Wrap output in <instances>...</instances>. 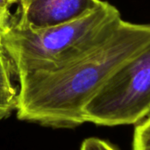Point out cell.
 Returning a JSON list of instances; mask_svg holds the SVG:
<instances>
[{"label":"cell","instance_id":"5","mask_svg":"<svg viewBox=\"0 0 150 150\" xmlns=\"http://www.w3.org/2000/svg\"><path fill=\"white\" fill-rule=\"evenodd\" d=\"M14 65L6 53H0V120L11 115L16 110L18 84Z\"/></svg>","mask_w":150,"mask_h":150},{"label":"cell","instance_id":"6","mask_svg":"<svg viewBox=\"0 0 150 150\" xmlns=\"http://www.w3.org/2000/svg\"><path fill=\"white\" fill-rule=\"evenodd\" d=\"M133 150H150V116L136 126L134 134Z\"/></svg>","mask_w":150,"mask_h":150},{"label":"cell","instance_id":"12","mask_svg":"<svg viewBox=\"0 0 150 150\" xmlns=\"http://www.w3.org/2000/svg\"><path fill=\"white\" fill-rule=\"evenodd\" d=\"M2 51H4V48H0V53H1Z\"/></svg>","mask_w":150,"mask_h":150},{"label":"cell","instance_id":"4","mask_svg":"<svg viewBox=\"0 0 150 150\" xmlns=\"http://www.w3.org/2000/svg\"><path fill=\"white\" fill-rule=\"evenodd\" d=\"M11 22L23 29H43L81 18L100 6L103 0H18Z\"/></svg>","mask_w":150,"mask_h":150},{"label":"cell","instance_id":"9","mask_svg":"<svg viewBox=\"0 0 150 150\" xmlns=\"http://www.w3.org/2000/svg\"><path fill=\"white\" fill-rule=\"evenodd\" d=\"M10 25V23L8 24H4V23H0V48H3V45H2V39H3V34L5 31V29L8 27V25Z\"/></svg>","mask_w":150,"mask_h":150},{"label":"cell","instance_id":"11","mask_svg":"<svg viewBox=\"0 0 150 150\" xmlns=\"http://www.w3.org/2000/svg\"><path fill=\"white\" fill-rule=\"evenodd\" d=\"M17 1H18V0H9V2L11 3V5H12L13 4H16V3H17Z\"/></svg>","mask_w":150,"mask_h":150},{"label":"cell","instance_id":"3","mask_svg":"<svg viewBox=\"0 0 150 150\" xmlns=\"http://www.w3.org/2000/svg\"><path fill=\"white\" fill-rule=\"evenodd\" d=\"M150 113V45L105 82L83 109L84 121L98 126L131 125Z\"/></svg>","mask_w":150,"mask_h":150},{"label":"cell","instance_id":"1","mask_svg":"<svg viewBox=\"0 0 150 150\" xmlns=\"http://www.w3.org/2000/svg\"><path fill=\"white\" fill-rule=\"evenodd\" d=\"M150 45V24L119 17L79 53L47 70L17 76L18 120L54 129L83 123V109L105 82Z\"/></svg>","mask_w":150,"mask_h":150},{"label":"cell","instance_id":"2","mask_svg":"<svg viewBox=\"0 0 150 150\" xmlns=\"http://www.w3.org/2000/svg\"><path fill=\"white\" fill-rule=\"evenodd\" d=\"M119 17V10L104 1L81 18L52 27L23 29L10 22L3 34V48L17 76L47 70L79 53L105 25Z\"/></svg>","mask_w":150,"mask_h":150},{"label":"cell","instance_id":"8","mask_svg":"<svg viewBox=\"0 0 150 150\" xmlns=\"http://www.w3.org/2000/svg\"><path fill=\"white\" fill-rule=\"evenodd\" d=\"M11 22V14L10 10H5L0 8V23L8 24Z\"/></svg>","mask_w":150,"mask_h":150},{"label":"cell","instance_id":"7","mask_svg":"<svg viewBox=\"0 0 150 150\" xmlns=\"http://www.w3.org/2000/svg\"><path fill=\"white\" fill-rule=\"evenodd\" d=\"M80 150H116L110 143L96 137H90L85 139Z\"/></svg>","mask_w":150,"mask_h":150},{"label":"cell","instance_id":"10","mask_svg":"<svg viewBox=\"0 0 150 150\" xmlns=\"http://www.w3.org/2000/svg\"><path fill=\"white\" fill-rule=\"evenodd\" d=\"M11 4L9 2V0H0V8L5 9V10H10Z\"/></svg>","mask_w":150,"mask_h":150}]
</instances>
